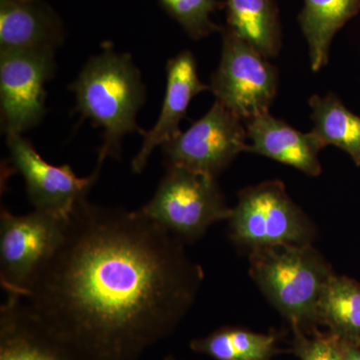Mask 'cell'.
<instances>
[{
  "label": "cell",
  "instance_id": "cell-11",
  "mask_svg": "<svg viewBox=\"0 0 360 360\" xmlns=\"http://www.w3.org/2000/svg\"><path fill=\"white\" fill-rule=\"evenodd\" d=\"M206 90L210 85L201 82L193 52H179L167 61L162 108L155 127L143 134L141 148L131 161L132 172L142 174L155 149L179 134L180 122L186 117L193 97Z\"/></svg>",
  "mask_w": 360,
  "mask_h": 360
},
{
  "label": "cell",
  "instance_id": "cell-20",
  "mask_svg": "<svg viewBox=\"0 0 360 360\" xmlns=\"http://www.w3.org/2000/svg\"><path fill=\"white\" fill-rule=\"evenodd\" d=\"M161 6L193 40L221 30L210 15L220 6L217 0H160Z\"/></svg>",
  "mask_w": 360,
  "mask_h": 360
},
{
  "label": "cell",
  "instance_id": "cell-12",
  "mask_svg": "<svg viewBox=\"0 0 360 360\" xmlns=\"http://www.w3.org/2000/svg\"><path fill=\"white\" fill-rule=\"evenodd\" d=\"M0 360H79L22 297L7 295L0 309Z\"/></svg>",
  "mask_w": 360,
  "mask_h": 360
},
{
  "label": "cell",
  "instance_id": "cell-22",
  "mask_svg": "<svg viewBox=\"0 0 360 360\" xmlns=\"http://www.w3.org/2000/svg\"><path fill=\"white\" fill-rule=\"evenodd\" d=\"M342 347L345 360H360V342L342 340Z\"/></svg>",
  "mask_w": 360,
  "mask_h": 360
},
{
  "label": "cell",
  "instance_id": "cell-24",
  "mask_svg": "<svg viewBox=\"0 0 360 360\" xmlns=\"http://www.w3.org/2000/svg\"><path fill=\"white\" fill-rule=\"evenodd\" d=\"M165 360H176V359H174V357H172V356H169V357H167V359H165Z\"/></svg>",
  "mask_w": 360,
  "mask_h": 360
},
{
  "label": "cell",
  "instance_id": "cell-21",
  "mask_svg": "<svg viewBox=\"0 0 360 360\" xmlns=\"http://www.w3.org/2000/svg\"><path fill=\"white\" fill-rule=\"evenodd\" d=\"M292 352L300 360H345L342 340L335 333L292 330Z\"/></svg>",
  "mask_w": 360,
  "mask_h": 360
},
{
  "label": "cell",
  "instance_id": "cell-3",
  "mask_svg": "<svg viewBox=\"0 0 360 360\" xmlns=\"http://www.w3.org/2000/svg\"><path fill=\"white\" fill-rule=\"evenodd\" d=\"M250 274L292 330L316 329L317 303L335 272L311 243L250 250Z\"/></svg>",
  "mask_w": 360,
  "mask_h": 360
},
{
  "label": "cell",
  "instance_id": "cell-16",
  "mask_svg": "<svg viewBox=\"0 0 360 360\" xmlns=\"http://www.w3.org/2000/svg\"><path fill=\"white\" fill-rule=\"evenodd\" d=\"M359 11L360 0H304L298 22L309 45L312 71L328 65L336 33Z\"/></svg>",
  "mask_w": 360,
  "mask_h": 360
},
{
  "label": "cell",
  "instance_id": "cell-8",
  "mask_svg": "<svg viewBox=\"0 0 360 360\" xmlns=\"http://www.w3.org/2000/svg\"><path fill=\"white\" fill-rule=\"evenodd\" d=\"M160 148L167 167H184L217 179L248 151V134L245 122L215 101L205 115Z\"/></svg>",
  "mask_w": 360,
  "mask_h": 360
},
{
  "label": "cell",
  "instance_id": "cell-18",
  "mask_svg": "<svg viewBox=\"0 0 360 360\" xmlns=\"http://www.w3.org/2000/svg\"><path fill=\"white\" fill-rule=\"evenodd\" d=\"M314 134L324 146L342 149L360 165V116L345 108L333 94L310 97Z\"/></svg>",
  "mask_w": 360,
  "mask_h": 360
},
{
  "label": "cell",
  "instance_id": "cell-1",
  "mask_svg": "<svg viewBox=\"0 0 360 360\" xmlns=\"http://www.w3.org/2000/svg\"><path fill=\"white\" fill-rule=\"evenodd\" d=\"M139 210L80 201L22 300L79 360H137L191 309L203 271Z\"/></svg>",
  "mask_w": 360,
  "mask_h": 360
},
{
  "label": "cell",
  "instance_id": "cell-13",
  "mask_svg": "<svg viewBox=\"0 0 360 360\" xmlns=\"http://www.w3.org/2000/svg\"><path fill=\"white\" fill-rule=\"evenodd\" d=\"M245 124L248 153L290 165L309 176L321 175L319 153L326 146L314 132L300 131L269 112Z\"/></svg>",
  "mask_w": 360,
  "mask_h": 360
},
{
  "label": "cell",
  "instance_id": "cell-15",
  "mask_svg": "<svg viewBox=\"0 0 360 360\" xmlns=\"http://www.w3.org/2000/svg\"><path fill=\"white\" fill-rule=\"evenodd\" d=\"M226 27L266 58L278 56L283 46L276 0H224Z\"/></svg>",
  "mask_w": 360,
  "mask_h": 360
},
{
  "label": "cell",
  "instance_id": "cell-4",
  "mask_svg": "<svg viewBox=\"0 0 360 360\" xmlns=\"http://www.w3.org/2000/svg\"><path fill=\"white\" fill-rule=\"evenodd\" d=\"M155 195L139 210L181 240L191 243L212 225L229 220L232 208L217 179L184 167H167Z\"/></svg>",
  "mask_w": 360,
  "mask_h": 360
},
{
  "label": "cell",
  "instance_id": "cell-17",
  "mask_svg": "<svg viewBox=\"0 0 360 360\" xmlns=\"http://www.w3.org/2000/svg\"><path fill=\"white\" fill-rule=\"evenodd\" d=\"M316 322L342 340L360 342V283L333 274L317 303Z\"/></svg>",
  "mask_w": 360,
  "mask_h": 360
},
{
  "label": "cell",
  "instance_id": "cell-5",
  "mask_svg": "<svg viewBox=\"0 0 360 360\" xmlns=\"http://www.w3.org/2000/svg\"><path fill=\"white\" fill-rule=\"evenodd\" d=\"M229 222L231 240L250 251L277 245H307L315 236L309 217L291 200L281 180L241 191Z\"/></svg>",
  "mask_w": 360,
  "mask_h": 360
},
{
  "label": "cell",
  "instance_id": "cell-23",
  "mask_svg": "<svg viewBox=\"0 0 360 360\" xmlns=\"http://www.w3.org/2000/svg\"><path fill=\"white\" fill-rule=\"evenodd\" d=\"M1 1H9V2H30L33 0H1Z\"/></svg>",
  "mask_w": 360,
  "mask_h": 360
},
{
  "label": "cell",
  "instance_id": "cell-9",
  "mask_svg": "<svg viewBox=\"0 0 360 360\" xmlns=\"http://www.w3.org/2000/svg\"><path fill=\"white\" fill-rule=\"evenodd\" d=\"M51 49H0L1 127L6 134H22L44 117L45 84L56 63Z\"/></svg>",
  "mask_w": 360,
  "mask_h": 360
},
{
  "label": "cell",
  "instance_id": "cell-7",
  "mask_svg": "<svg viewBox=\"0 0 360 360\" xmlns=\"http://www.w3.org/2000/svg\"><path fill=\"white\" fill-rule=\"evenodd\" d=\"M68 219L39 210L0 214V283L7 295L23 297L37 271L56 252Z\"/></svg>",
  "mask_w": 360,
  "mask_h": 360
},
{
  "label": "cell",
  "instance_id": "cell-10",
  "mask_svg": "<svg viewBox=\"0 0 360 360\" xmlns=\"http://www.w3.org/2000/svg\"><path fill=\"white\" fill-rule=\"evenodd\" d=\"M9 160L25 181L28 200L34 207L59 219H68L98 179L101 167L78 177L68 165L56 167L40 156L21 134H6Z\"/></svg>",
  "mask_w": 360,
  "mask_h": 360
},
{
  "label": "cell",
  "instance_id": "cell-2",
  "mask_svg": "<svg viewBox=\"0 0 360 360\" xmlns=\"http://www.w3.org/2000/svg\"><path fill=\"white\" fill-rule=\"evenodd\" d=\"M70 89L82 120L103 129L96 167H103L108 158H120L127 134H146L137 125L136 116L146 103V89L130 54L115 51L106 44L101 53L85 63Z\"/></svg>",
  "mask_w": 360,
  "mask_h": 360
},
{
  "label": "cell",
  "instance_id": "cell-14",
  "mask_svg": "<svg viewBox=\"0 0 360 360\" xmlns=\"http://www.w3.org/2000/svg\"><path fill=\"white\" fill-rule=\"evenodd\" d=\"M63 40L65 30L60 18L44 0H0V49L56 51Z\"/></svg>",
  "mask_w": 360,
  "mask_h": 360
},
{
  "label": "cell",
  "instance_id": "cell-6",
  "mask_svg": "<svg viewBox=\"0 0 360 360\" xmlns=\"http://www.w3.org/2000/svg\"><path fill=\"white\" fill-rule=\"evenodd\" d=\"M220 32L221 58L210 84L215 101L245 123L269 113L278 90V68L226 26Z\"/></svg>",
  "mask_w": 360,
  "mask_h": 360
},
{
  "label": "cell",
  "instance_id": "cell-19",
  "mask_svg": "<svg viewBox=\"0 0 360 360\" xmlns=\"http://www.w3.org/2000/svg\"><path fill=\"white\" fill-rule=\"evenodd\" d=\"M191 348L215 360H271L279 352L276 335L231 326L193 340Z\"/></svg>",
  "mask_w": 360,
  "mask_h": 360
}]
</instances>
